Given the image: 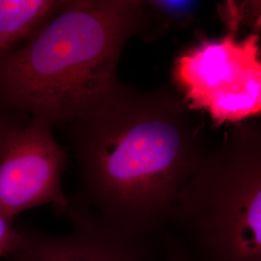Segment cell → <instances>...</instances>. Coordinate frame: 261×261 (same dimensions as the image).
<instances>
[{
  "label": "cell",
  "instance_id": "obj_12",
  "mask_svg": "<svg viewBox=\"0 0 261 261\" xmlns=\"http://www.w3.org/2000/svg\"><path fill=\"white\" fill-rule=\"evenodd\" d=\"M14 257H15V261H25L23 258H22V257L18 256V255H17V256H14Z\"/></svg>",
  "mask_w": 261,
  "mask_h": 261
},
{
  "label": "cell",
  "instance_id": "obj_7",
  "mask_svg": "<svg viewBox=\"0 0 261 261\" xmlns=\"http://www.w3.org/2000/svg\"><path fill=\"white\" fill-rule=\"evenodd\" d=\"M64 1L0 0V64L61 9Z\"/></svg>",
  "mask_w": 261,
  "mask_h": 261
},
{
  "label": "cell",
  "instance_id": "obj_11",
  "mask_svg": "<svg viewBox=\"0 0 261 261\" xmlns=\"http://www.w3.org/2000/svg\"><path fill=\"white\" fill-rule=\"evenodd\" d=\"M166 261H192L190 256L178 246H172Z\"/></svg>",
  "mask_w": 261,
  "mask_h": 261
},
{
  "label": "cell",
  "instance_id": "obj_3",
  "mask_svg": "<svg viewBox=\"0 0 261 261\" xmlns=\"http://www.w3.org/2000/svg\"><path fill=\"white\" fill-rule=\"evenodd\" d=\"M199 261H261V121L206 149L170 219Z\"/></svg>",
  "mask_w": 261,
  "mask_h": 261
},
{
  "label": "cell",
  "instance_id": "obj_5",
  "mask_svg": "<svg viewBox=\"0 0 261 261\" xmlns=\"http://www.w3.org/2000/svg\"><path fill=\"white\" fill-rule=\"evenodd\" d=\"M53 124L24 112L0 111V213L13 221L31 208L71 205L61 177L67 154Z\"/></svg>",
  "mask_w": 261,
  "mask_h": 261
},
{
  "label": "cell",
  "instance_id": "obj_9",
  "mask_svg": "<svg viewBox=\"0 0 261 261\" xmlns=\"http://www.w3.org/2000/svg\"><path fill=\"white\" fill-rule=\"evenodd\" d=\"M23 243V231L17 230L12 220L0 213V256H15L22 250Z\"/></svg>",
  "mask_w": 261,
  "mask_h": 261
},
{
  "label": "cell",
  "instance_id": "obj_1",
  "mask_svg": "<svg viewBox=\"0 0 261 261\" xmlns=\"http://www.w3.org/2000/svg\"><path fill=\"white\" fill-rule=\"evenodd\" d=\"M176 92L122 85L71 123L84 194L101 221L146 237L169 222L206 146L201 125Z\"/></svg>",
  "mask_w": 261,
  "mask_h": 261
},
{
  "label": "cell",
  "instance_id": "obj_4",
  "mask_svg": "<svg viewBox=\"0 0 261 261\" xmlns=\"http://www.w3.org/2000/svg\"><path fill=\"white\" fill-rule=\"evenodd\" d=\"M260 37L226 32L200 37L176 57L172 81L187 107L206 112L216 125L261 115Z\"/></svg>",
  "mask_w": 261,
  "mask_h": 261
},
{
  "label": "cell",
  "instance_id": "obj_8",
  "mask_svg": "<svg viewBox=\"0 0 261 261\" xmlns=\"http://www.w3.org/2000/svg\"><path fill=\"white\" fill-rule=\"evenodd\" d=\"M199 4L196 1H142L140 35L152 39L170 28H185L195 19Z\"/></svg>",
  "mask_w": 261,
  "mask_h": 261
},
{
  "label": "cell",
  "instance_id": "obj_6",
  "mask_svg": "<svg viewBox=\"0 0 261 261\" xmlns=\"http://www.w3.org/2000/svg\"><path fill=\"white\" fill-rule=\"evenodd\" d=\"M73 228L62 236L23 232L25 261H149L145 237L126 233L87 210L70 205Z\"/></svg>",
  "mask_w": 261,
  "mask_h": 261
},
{
  "label": "cell",
  "instance_id": "obj_10",
  "mask_svg": "<svg viewBox=\"0 0 261 261\" xmlns=\"http://www.w3.org/2000/svg\"><path fill=\"white\" fill-rule=\"evenodd\" d=\"M241 25L250 27L261 38V1H237Z\"/></svg>",
  "mask_w": 261,
  "mask_h": 261
},
{
  "label": "cell",
  "instance_id": "obj_2",
  "mask_svg": "<svg viewBox=\"0 0 261 261\" xmlns=\"http://www.w3.org/2000/svg\"><path fill=\"white\" fill-rule=\"evenodd\" d=\"M142 27V1H64L0 64V111L53 125L86 117L121 88L122 50Z\"/></svg>",
  "mask_w": 261,
  "mask_h": 261
}]
</instances>
